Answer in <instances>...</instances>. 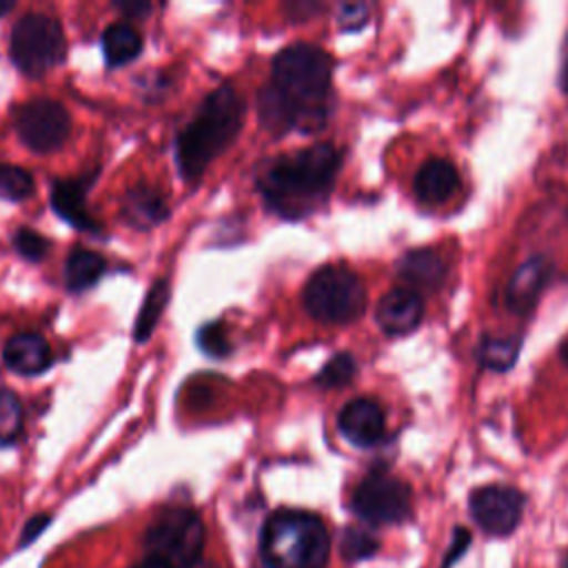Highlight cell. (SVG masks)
Here are the masks:
<instances>
[{
  "label": "cell",
  "mask_w": 568,
  "mask_h": 568,
  "mask_svg": "<svg viewBox=\"0 0 568 568\" xmlns=\"http://www.w3.org/2000/svg\"><path fill=\"white\" fill-rule=\"evenodd\" d=\"M355 371H357V364H355L353 355L351 353H337L333 359H328L322 366L315 382L322 388H339V386H346L355 377Z\"/></svg>",
  "instance_id": "cell-25"
},
{
  "label": "cell",
  "mask_w": 568,
  "mask_h": 568,
  "mask_svg": "<svg viewBox=\"0 0 568 568\" xmlns=\"http://www.w3.org/2000/svg\"><path fill=\"white\" fill-rule=\"evenodd\" d=\"M304 306L322 324H351L366 308V288L344 264L317 268L304 286Z\"/></svg>",
  "instance_id": "cell-5"
},
{
  "label": "cell",
  "mask_w": 568,
  "mask_h": 568,
  "mask_svg": "<svg viewBox=\"0 0 568 568\" xmlns=\"http://www.w3.org/2000/svg\"><path fill=\"white\" fill-rule=\"evenodd\" d=\"M561 87L568 93V53H566V60H564V67H561Z\"/></svg>",
  "instance_id": "cell-34"
},
{
  "label": "cell",
  "mask_w": 568,
  "mask_h": 568,
  "mask_svg": "<svg viewBox=\"0 0 568 568\" xmlns=\"http://www.w3.org/2000/svg\"><path fill=\"white\" fill-rule=\"evenodd\" d=\"M331 78L333 60L324 49L308 42L282 49L257 100L264 126L275 133L317 131L328 115Z\"/></svg>",
  "instance_id": "cell-1"
},
{
  "label": "cell",
  "mask_w": 568,
  "mask_h": 568,
  "mask_svg": "<svg viewBox=\"0 0 568 568\" xmlns=\"http://www.w3.org/2000/svg\"><path fill=\"white\" fill-rule=\"evenodd\" d=\"M64 31L55 18L44 13H27L13 24L9 53L13 64L24 75H44L64 60Z\"/></svg>",
  "instance_id": "cell-7"
},
{
  "label": "cell",
  "mask_w": 568,
  "mask_h": 568,
  "mask_svg": "<svg viewBox=\"0 0 568 568\" xmlns=\"http://www.w3.org/2000/svg\"><path fill=\"white\" fill-rule=\"evenodd\" d=\"M379 548V541L359 526H348L342 532V555L348 561H359L371 555H375Z\"/></svg>",
  "instance_id": "cell-26"
},
{
  "label": "cell",
  "mask_w": 568,
  "mask_h": 568,
  "mask_svg": "<svg viewBox=\"0 0 568 568\" xmlns=\"http://www.w3.org/2000/svg\"><path fill=\"white\" fill-rule=\"evenodd\" d=\"M468 541H470L468 530L457 528V530H455V537H453V544H450V550H448L446 561H444L442 568H450V564H455V561L462 557V552L468 548Z\"/></svg>",
  "instance_id": "cell-30"
},
{
  "label": "cell",
  "mask_w": 568,
  "mask_h": 568,
  "mask_svg": "<svg viewBox=\"0 0 568 568\" xmlns=\"http://www.w3.org/2000/svg\"><path fill=\"white\" fill-rule=\"evenodd\" d=\"M51 206L73 229L87 231V233H98L100 231L98 220L87 209L84 182H80V180H58L51 189Z\"/></svg>",
  "instance_id": "cell-17"
},
{
  "label": "cell",
  "mask_w": 568,
  "mask_h": 568,
  "mask_svg": "<svg viewBox=\"0 0 568 568\" xmlns=\"http://www.w3.org/2000/svg\"><path fill=\"white\" fill-rule=\"evenodd\" d=\"M339 433L359 448H371L384 437V410L371 397L351 399L337 415Z\"/></svg>",
  "instance_id": "cell-11"
},
{
  "label": "cell",
  "mask_w": 568,
  "mask_h": 568,
  "mask_svg": "<svg viewBox=\"0 0 568 568\" xmlns=\"http://www.w3.org/2000/svg\"><path fill=\"white\" fill-rule=\"evenodd\" d=\"M339 164V151L328 142H317L266 164L257 178V189L273 213L297 220L328 197Z\"/></svg>",
  "instance_id": "cell-2"
},
{
  "label": "cell",
  "mask_w": 568,
  "mask_h": 568,
  "mask_svg": "<svg viewBox=\"0 0 568 568\" xmlns=\"http://www.w3.org/2000/svg\"><path fill=\"white\" fill-rule=\"evenodd\" d=\"M104 273V257L91 248H73L64 264V284L71 291L93 286Z\"/></svg>",
  "instance_id": "cell-20"
},
{
  "label": "cell",
  "mask_w": 568,
  "mask_h": 568,
  "mask_svg": "<svg viewBox=\"0 0 568 568\" xmlns=\"http://www.w3.org/2000/svg\"><path fill=\"white\" fill-rule=\"evenodd\" d=\"M197 344L211 357H226L231 353V342H229V335H226V328L222 322L202 326L197 333Z\"/></svg>",
  "instance_id": "cell-27"
},
{
  "label": "cell",
  "mask_w": 568,
  "mask_h": 568,
  "mask_svg": "<svg viewBox=\"0 0 568 568\" xmlns=\"http://www.w3.org/2000/svg\"><path fill=\"white\" fill-rule=\"evenodd\" d=\"M244 120V100L231 87L213 89L175 140V160L184 180H197L235 140Z\"/></svg>",
  "instance_id": "cell-3"
},
{
  "label": "cell",
  "mask_w": 568,
  "mask_h": 568,
  "mask_svg": "<svg viewBox=\"0 0 568 568\" xmlns=\"http://www.w3.org/2000/svg\"><path fill=\"white\" fill-rule=\"evenodd\" d=\"M49 521H51V517L49 515H36V517H31L29 521H27V526H24V530H22V537H20V544L22 546H27V544H31L47 526H49Z\"/></svg>",
  "instance_id": "cell-31"
},
{
  "label": "cell",
  "mask_w": 568,
  "mask_h": 568,
  "mask_svg": "<svg viewBox=\"0 0 568 568\" xmlns=\"http://www.w3.org/2000/svg\"><path fill=\"white\" fill-rule=\"evenodd\" d=\"M13 124L20 140L38 153L60 149L71 131L69 111L51 98H33L13 111Z\"/></svg>",
  "instance_id": "cell-9"
},
{
  "label": "cell",
  "mask_w": 568,
  "mask_h": 568,
  "mask_svg": "<svg viewBox=\"0 0 568 568\" xmlns=\"http://www.w3.org/2000/svg\"><path fill=\"white\" fill-rule=\"evenodd\" d=\"M169 209L164 197L151 186H135L126 191L122 202V217L129 226L151 229L166 217Z\"/></svg>",
  "instance_id": "cell-18"
},
{
  "label": "cell",
  "mask_w": 568,
  "mask_h": 568,
  "mask_svg": "<svg viewBox=\"0 0 568 568\" xmlns=\"http://www.w3.org/2000/svg\"><path fill=\"white\" fill-rule=\"evenodd\" d=\"M260 555L266 568H326L331 555L326 524L308 510H275L262 526Z\"/></svg>",
  "instance_id": "cell-4"
},
{
  "label": "cell",
  "mask_w": 568,
  "mask_h": 568,
  "mask_svg": "<svg viewBox=\"0 0 568 568\" xmlns=\"http://www.w3.org/2000/svg\"><path fill=\"white\" fill-rule=\"evenodd\" d=\"M561 568H568V555L564 557V561H561Z\"/></svg>",
  "instance_id": "cell-37"
},
{
  "label": "cell",
  "mask_w": 568,
  "mask_h": 568,
  "mask_svg": "<svg viewBox=\"0 0 568 568\" xmlns=\"http://www.w3.org/2000/svg\"><path fill=\"white\" fill-rule=\"evenodd\" d=\"M206 530L202 517L186 506L162 510L144 532V548L151 557L173 568H191L200 561Z\"/></svg>",
  "instance_id": "cell-6"
},
{
  "label": "cell",
  "mask_w": 568,
  "mask_h": 568,
  "mask_svg": "<svg viewBox=\"0 0 568 568\" xmlns=\"http://www.w3.org/2000/svg\"><path fill=\"white\" fill-rule=\"evenodd\" d=\"M169 295H171V288H169L166 280H158L151 286V291L146 293L144 304L138 313V322H135V331H133L138 342H146L151 337V333H153V328H155V324H158V320H160V315H162V311L169 302Z\"/></svg>",
  "instance_id": "cell-22"
},
{
  "label": "cell",
  "mask_w": 568,
  "mask_h": 568,
  "mask_svg": "<svg viewBox=\"0 0 568 568\" xmlns=\"http://www.w3.org/2000/svg\"><path fill=\"white\" fill-rule=\"evenodd\" d=\"M526 497L521 490L506 484H488L475 488L468 499V510L475 524L488 535H508L521 521Z\"/></svg>",
  "instance_id": "cell-10"
},
{
  "label": "cell",
  "mask_w": 568,
  "mask_h": 568,
  "mask_svg": "<svg viewBox=\"0 0 568 568\" xmlns=\"http://www.w3.org/2000/svg\"><path fill=\"white\" fill-rule=\"evenodd\" d=\"M550 262L541 255H535L526 260L515 275L510 277V284L506 288V304L515 313H528L537 304V297L541 295L548 277H550Z\"/></svg>",
  "instance_id": "cell-15"
},
{
  "label": "cell",
  "mask_w": 568,
  "mask_h": 568,
  "mask_svg": "<svg viewBox=\"0 0 568 568\" xmlns=\"http://www.w3.org/2000/svg\"><path fill=\"white\" fill-rule=\"evenodd\" d=\"M33 175L16 164H2L0 162V197L20 202L27 200L33 193Z\"/></svg>",
  "instance_id": "cell-23"
},
{
  "label": "cell",
  "mask_w": 568,
  "mask_h": 568,
  "mask_svg": "<svg viewBox=\"0 0 568 568\" xmlns=\"http://www.w3.org/2000/svg\"><path fill=\"white\" fill-rule=\"evenodd\" d=\"M122 11H126L129 16H135V18H142V13H149L151 7L146 2H135V4H120Z\"/></svg>",
  "instance_id": "cell-33"
},
{
  "label": "cell",
  "mask_w": 568,
  "mask_h": 568,
  "mask_svg": "<svg viewBox=\"0 0 568 568\" xmlns=\"http://www.w3.org/2000/svg\"><path fill=\"white\" fill-rule=\"evenodd\" d=\"M337 20H339V27H342V29L355 31V29H359V27L366 24V20H368V9H366L364 4H344V7L339 9Z\"/></svg>",
  "instance_id": "cell-29"
},
{
  "label": "cell",
  "mask_w": 568,
  "mask_h": 568,
  "mask_svg": "<svg viewBox=\"0 0 568 568\" xmlns=\"http://www.w3.org/2000/svg\"><path fill=\"white\" fill-rule=\"evenodd\" d=\"M13 246L16 251L29 260V262H40L44 255H47V248H49V242L36 233L33 229H20L16 235H13Z\"/></svg>",
  "instance_id": "cell-28"
},
{
  "label": "cell",
  "mask_w": 568,
  "mask_h": 568,
  "mask_svg": "<svg viewBox=\"0 0 568 568\" xmlns=\"http://www.w3.org/2000/svg\"><path fill=\"white\" fill-rule=\"evenodd\" d=\"M559 355H561V359L568 364V339L561 344V348H559Z\"/></svg>",
  "instance_id": "cell-35"
},
{
  "label": "cell",
  "mask_w": 568,
  "mask_h": 568,
  "mask_svg": "<svg viewBox=\"0 0 568 568\" xmlns=\"http://www.w3.org/2000/svg\"><path fill=\"white\" fill-rule=\"evenodd\" d=\"M20 430H22L20 399L11 390L0 388V446L13 444Z\"/></svg>",
  "instance_id": "cell-24"
},
{
  "label": "cell",
  "mask_w": 568,
  "mask_h": 568,
  "mask_svg": "<svg viewBox=\"0 0 568 568\" xmlns=\"http://www.w3.org/2000/svg\"><path fill=\"white\" fill-rule=\"evenodd\" d=\"M4 364L20 375H38L51 364V348L44 337L36 333L13 335L2 348Z\"/></svg>",
  "instance_id": "cell-16"
},
{
  "label": "cell",
  "mask_w": 568,
  "mask_h": 568,
  "mask_svg": "<svg viewBox=\"0 0 568 568\" xmlns=\"http://www.w3.org/2000/svg\"><path fill=\"white\" fill-rule=\"evenodd\" d=\"M422 317V295L406 286H397L384 293L375 308V320L386 335H406L419 326Z\"/></svg>",
  "instance_id": "cell-12"
},
{
  "label": "cell",
  "mask_w": 568,
  "mask_h": 568,
  "mask_svg": "<svg viewBox=\"0 0 568 568\" xmlns=\"http://www.w3.org/2000/svg\"><path fill=\"white\" fill-rule=\"evenodd\" d=\"M351 510L371 526L402 524L413 510L410 486L386 470H373L355 486Z\"/></svg>",
  "instance_id": "cell-8"
},
{
  "label": "cell",
  "mask_w": 568,
  "mask_h": 568,
  "mask_svg": "<svg viewBox=\"0 0 568 568\" xmlns=\"http://www.w3.org/2000/svg\"><path fill=\"white\" fill-rule=\"evenodd\" d=\"M102 51L109 67H122L140 55L142 38L131 24L113 22L102 33Z\"/></svg>",
  "instance_id": "cell-19"
},
{
  "label": "cell",
  "mask_w": 568,
  "mask_h": 568,
  "mask_svg": "<svg viewBox=\"0 0 568 568\" xmlns=\"http://www.w3.org/2000/svg\"><path fill=\"white\" fill-rule=\"evenodd\" d=\"M457 189H459V173L450 160H442V158L426 160L413 180L415 197L428 206L444 204L448 197L457 193Z\"/></svg>",
  "instance_id": "cell-14"
},
{
  "label": "cell",
  "mask_w": 568,
  "mask_h": 568,
  "mask_svg": "<svg viewBox=\"0 0 568 568\" xmlns=\"http://www.w3.org/2000/svg\"><path fill=\"white\" fill-rule=\"evenodd\" d=\"M191 568H211V566H197V564H195V566H191Z\"/></svg>",
  "instance_id": "cell-38"
},
{
  "label": "cell",
  "mask_w": 568,
  "mask_h": 568,
  "mask_svg": "<svg viewBox=\"0 0 568 568\" xmlns=\"http://www.w3.org/2000/svg\"><path fill=\"white\" fill-rule=\"evenodd\" d=\"M11 7H13L11 2H0V16H2V13H7Z\"/></svg>",
  "instance_id": "cell-36"
},
{
  "label": "cell",
  "mask_w": 568,
  "mask_h": 568,
  "mask_svg": "<svg viewBox=\"0 0 568 568\" xmlns=\"http://www.w3.org/2000/svg\"><path fill=\"white\" fill-rule=\"evenodd\" d=\"M131 568H173V566H169L166 561H162V559H158V557L146 555L144 559H140V561H138V564H133Z\"/></svg>",
  "instance_id": "cell-32"
},
{
  "label": "cell",
  "mask_w": 568,
  "mask_h": 568,
  "mask_svg": "<svg viewBox=\"0 0 568 568\" xmlns=\"http://www.w3.org/2000/svg\"><path fill=\"white\" fill-rule=\"evenodd\" d=\"M519 348V337H484L477 348V359L484 368L508 371L517 362Z\"/></svg>",
  "instance_id": "cell-21"
},
{
  "label": "cell",
  "mask_w": 568,
  "mask_h": 568,
  "mask_svg": "<svg viewBox=\"0 0 568 568\" xmlns=\"http://www.w3.org/2000/svg\"><path fill=\"white\" fill-rule=\"evenodd\" d=\"M397 277L406 288L422 295V291H435L446 280V264L433 248L406 251L395 264Z\"/></svg>",
  "instance_id": "cell-13"
}]
</instances>
